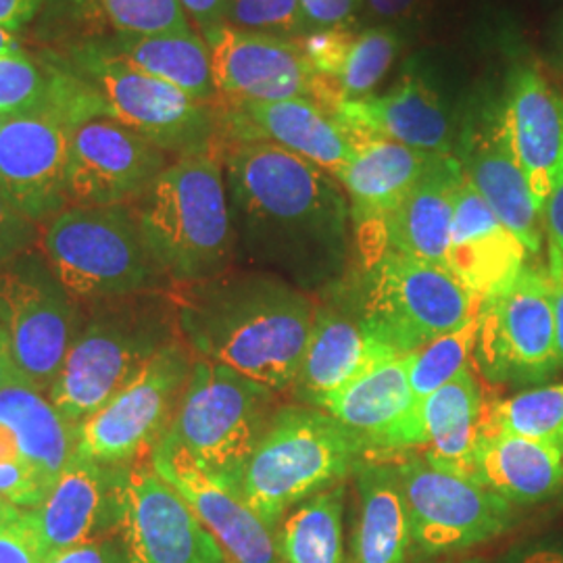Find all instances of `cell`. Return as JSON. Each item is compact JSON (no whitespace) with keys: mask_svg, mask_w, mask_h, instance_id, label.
<instances>
[{"mask_svg":"<svg viewBox=\"0 0 563 563\" xmlns=\"http://www.w3.org/2000/svg\"><path fill=\"white\" fill-rule=\"evenodd\" d=\"M223 176L236 255L318 297L355 267L341 181L269 142H228Z\"/></svg>","mask_w":563,"mask_h":563,"instance_id":"6da1fadb","label":"cell"},{"mask_svg":"<svg viewBox=\"0 0 563 563\" xmlns=\"http://www.w3.org/2000/svg\"><path fill=\"white\" fill-rule=\"evenodd\" d=\"M176 328L195 360L220 363L286 393L299 376L316 297L274 274L223 272L172 286Z\"/></svg>","mask_w":563,"mask_h":563,"instance_id":"7a4b0ae2","label":"cell"},{"mask_svg":"<svg viewBox=\"0 0 563 563\" xmlns=\"http://www.w3.org/2000/svg\"><path fill=\"white\" fill-rule=\"evenodd\" d=\"M132 207L146 251L169 288L230 269L236 234L222 153L176 157Z\"/></svg>","mask_w":563,"mask_h":563,"instance_id":"3957f363","label":"cell"},{"mask_svg":"<svg viewBox=\"0 0 563 563\" xmlns=\"http://www.w3.org/2000/svg\"><path fill=\"white\" fill-rule=\"evenodd\" d=\"M178 336L169 292L155 290L86 305L48 399L67 422L78 426Z\"/></svg>","mask_w":563,"mask_h":563,"instance_id":"277c9868","label":"cell"},{"mask_svg":"<svg viewBox=\"0 0 563 563\" xmlns=\"http://www.w3.org/2000/svg\"><path fill=\"white\" fill-rule=\"evenodd\" d=\"M372 453L334 416L311 405H282L242 470L239 490L274 532L313 495L355 476Z\"/></svg>","mask_w":563,"mask_h":563,"instance_id":"5b68a950","label":"cell"},{"mask_svg":"<svg viewBox=\"0 0 563 563\" xmlns=\"http://www.w3.org/2000/svg\"><path fill=\"white\" fill-rule=\"evenodd\" d=\"M36 249L80 307L169 286L132 205H69L42 223Z\"/></svg>","mask_w":563,"mask_h":563,"instance_id":"8992f818","label":"cell"},{"mask_svg":"<svg viewBox=\"0 0 563 563\" xmlns=\"http://www.w3.org/2000/svg\"><path fill=\"white\" fill-rule=\"evenodd\" d=\"M63 60L88 81L120 121L167 155L222 153L220 102H202L167 81L151 78L111 57L92 38L67 44Z\"/></svg>","mask_w":563,"mask_h":563,"instance_id":"52a82bcc","label":"cell"},{"mask_svg":"<svg viewBox=\"0 0 563 563\" xmlns=\"http://www.w3.org/2000/svg\"><path fill=\"white\" fill-rule=\"evenodd\" d=\"M278 393L220 363L195 360L180 409L163 441L202 470L239 484L278 405Z\"/></svg>","mask_w":563,"mask_h":563,"instance_id":"ba28073f","label":"cell"},{"mask_svg":"<svg viewBox=\"0 0 563 563\" xmlns=\"http://www.w3.org/2000/svg\"><path fill=\"white\" fill-rule=\"evenodd\" d=\"M351 274L367 322L402 357L474 320L483 302L443 265L390 249Z\"/></svg>","mask_w":563,"mask_h":563,"instance_id":"9c48e42d","label":"cell"},{"mask_svg":"<svg viewBox=\"0 0 563 563\" xmlns=\"http://www.w3.org/2000/svg\"><path fill=\"white\" fill-rule=\"evenodd\" d=\"M192 362L180 336L167 342L111 401L76 426L74 457L113 467L148 462L176 420Z\"/></svg>","mask_w":563,"mask_h":563,"instance_id":"30bf717a","label":"cell"},{"mask_svg":"<svg viewBox=\"0 0 563 563\" xmlns=\"http://www.w3.org/2000/svg\"><path fill=\"white\" fill-rule=\"evenodd\" d=\"M474 365L484 380L509 386L543 384L560 372L547 267L528 263L481 302Z\"/></svg>","mask_w":563,"mask_h":563,"instance_id":"8fae6325","label":"cell"},{"mask_svg":"<svg viewBox=\"0 0 563 563\" xmlns=\"http://www.w3.org/2000/svg\"><path fill=\"white\" fill-rule=\"evenodd\" d=\"M81 307L38 249L0 267V325L25 380L48 397L78 334Z\"/></svg>","mask_w":563,"mask_h":563,"instance_id":"7c38bea8","label":"cell"},{"mask_svg":"<svg viewBox=\"0 0 563 563\" xmlns=\"http://www.w3.org/2000/svg\"><path fill=\"white\" fill-rule=\"evenodd\" d=\"M409 511L413 549L423 558L460 553L488 543L516 523V505L472 476L426 457L397 463Z\"/></svg>","mask_w":563,"mask_h":563,"instance_id":"4fadbf2b","label":"cell"},{"mask_svg":"<svg viewBox=\"0 0 563 563\" xmlns=\"http://www.w3.org/2000/svg\"><path fill=\"white\" fill-rule=\"evenodd\" d=\"M201 36L220 102L311 99L339 111L336 86L313 67L299 41L242 32L228 23Z\"/></svg>","mask_w":563,"mask_h":563,"instance_id":"5bb4252c","label":"cell"},{"mask_svg":"<svg viewBox=\"0 0 563 563\" xmlns=\"http://www.w3.org/2000/svg\"><path fill=\"white\" fill-rule=\"evenodd\" d=\"M402 360L367 322L349 272L316 297L313 323L292 393L302 405L320 402L384 363Z\"/></svg>","mask_w":563,"mask_h":563,"instance_id":"9a60e30c","label":"cell"},{"mask_svg":"<svg viewBox=\"0 0 563 563\" xmlns=\"http://www.w3.org/2000/svg\"><path fill=\"white\" fill-rule=\"evenodd\" d=\"M453 157L495 216L522 241L530 257L543 251V216L514 153L505 123L504 99L481 92L467 102Z\"/></svg>","mask_w":563,"mask_h":563,"instance_id":"2e32d148","label":"cell"},{"mask_svg":"<svg viewBox=\"0 0 563 563\" xmlns=\"http://www.w3.org/2000/svg\"><path fill=\"white\" fill-rule=\"evenodd\" d=\"M115 537L125 563H228L220 543L151 462L123 472Z\"/></svg>","mask_w":563,"mask_h":563,"instance_id":"e0dca14e","label":"cell"},{"mask_svg":"<svg viewBox=\"0 0 563 563\" xmlns=\"http://www.w3.org/2000/svg\"><path fill=\"white\" fill-rule=\"evenodd\" d=\"M351 128L355 155L336 180L351 207L355 265H369L388 249L386 223L390 216L441 155L416 151L357 125Z\"/></svg>","mask_w":563,"mask_h":563,"instance_id":"ac0fdd59","label":"cell"},{"mask_svg":"<svg viewBox=\"0 0 563 563\" xmlns=\"http://www.w3.org/2000/svg\"><path fill=\"white\" fill-rule=\"evenodd\" d=\"M167 165V153L120 121H84L69 142V205H134Z\"/></svg>","mask_w":563,"mask_h":563,"instance_id":"d6986e66","label":"cell"},{"mask_svg":"<svg viewBox=\"0 0 563 563\" xmlns=\"http://www.w3.org/2000/svg\"><path fill=\"white\" fill-rule=\"evenodd\" d=\"M148 462L220 543L228 563H284L276 532L249 507L236 484L202 470L167 441L157 444Z\"/></svg>","mask_w":563,"mask_h":563,"instance_id":"ffe728a7","label":"cell"},{"mask_svg":"<svg viewBox=\"0 0 563 563\" xmlns=\"http://www.w3.org/2000/svg\"><path fill=\"white\" fill-rule=\"evenodd\" d=\"M223 144L269 142L339 178L355 155L353 128L339 111L311 99L220 102Z\"/></svg>","mask_w":563,"mask_h":563,"instance_id":"44dd1931","label":"cell"},{"mask_svg":"<svg viewBox=\"0 0 563 563\" xmlns=\"http://www.w3.org/2000/svg\"><path fill=\"white\" fill-rule=\"evenodd\" d=\"M125 467L74 457L48 486L41 505L23 511L46 560L59 551L113 537L120 520Z\"/></svg>","mask_w":563,"mask_h":563,"instance_id":"7402d4cb","label":"cell"},{"mask_svg":"<svg viewBox=\"0 0 563 563\" xmlns=\"http://www.w3.org/2000/svg\"><path fill=\"white\" fill-rule=\"evenodd\" d=\"M71 132L51 115L11 118L0 130V188L38 225L69 207Z\"/></svg>","mask_w":563,"mask_h":563,"instance_id":"603a6c76","label":"cell"},{"mask_svg":"<svg viewBox=\"0 0 563 563\" xmlns=\"http://www.w3.org/2000/svg\"><path fill=\"white\" fill-rule=\"evenodd\" d=\"M318 407L334 416L372 455L426 446L420 402L409 384V355L363 374Z\"/></svg>","mask_w":563,"mask_h":563,"instance_id":"cb8c5ba5","label":"cell"},{"mask_svg":"<svg viewBox=\"0 0 563 563\" xmlns=\"http://www.w3.org/2000/svg\"><path fill=\"white\" fill-rule=\"evenodd\" d=\"M501 99L509 141L543 216L563 165V92L539 67L520 65L509 74Z\"/></svg>","mask_w":563,"mask_h":563,"instance_id":"d4e9b609","label":"cell"},{"mask_svg":"<svg viewBox=\"0 0 563 563\" xmlns=\"http://www.w3.org/2000/svg\"><path fill=\"white\" fill-rule=\"evenodd\" d=\"M339 113L346 123L376 132L430 155H453L460 120L451 113L441 90L416 63L383 95L344 102Z\"/></svg>","mask_w":563,"mask_h":563,"instance_id":"484cf974","label":"cell"},{"mask_svg":"<svg viewBox=\"0 0 563 563\" xmlns=\"http://www.w3.org/2000/svg\"><path fill=\"white\" fill-rule=\"evenodd\" d=\"M528 249L463 178L455 199L446 269L484 301L518 278Z\"/></svg>","mask_w":563,"mask_h":563,"instance_id":"4316f807","label":"cell"},{"mask_svg":"<svg viewBox=\"0 0 563 563\" xmlns=\"http://www.w3.org/2000/svg\"><path fill=\"white\" fill-rule=\"evenodd\" d=\"M472 478L516 507L543 504L563 488V444L483 430Z\"/></svg>","mask_w":563,"mask_h":563,"instance_id":"83f0119b","label":"cell"},{"mask_svg":"<svg viewBox=\"0 0 563 563\" xmlns=\"http://www.w3.org/2000/svg\"><path fill=\"white\" fill-rule=\"evenodd\" d=\"M463 180L453 155H441L386 223L390 251L446 267L455 199Z\"/></svg>","mask_w":563,"mask_h":563,"instance_id":"f1b7e54d","label":"cell"},{"mask_svg":"<svg viewBox=\"0 0 563 563\" xmlns=\"http://www.w3.org/2000/svg\"><path fill=\"white\" fill-rule=\"evenodd\" d=\"M355 495L351 563H407L413 539L397 463H363L355 472Z\"/></svg>","mask_w":563,"mask_h":563,"instance_id":"f546056e","label":"cell"},{"mask_svg":"<svg viewBox=\"0 0 563 563\" xmlns=\"http://www.w3.org/2000/svg\"><path fill=\"white\" fill-rule=\"evenodd\" d=\"M0 428L18 443L21 462L48 486L74 460L76 426L67 422L51 399L25 378L0 390Z\"/></svg>","mask_w":563,"mask_h":563,"instance_id":"4dcf8cb0","label":"cell"},{"mask_svg":"<svg viewBox=\"0 0 563 563\" xmlns=\"http://www.w3.org/2000/svg\"><path fill=\"white\" fill-rule=\"evenodd\" d=\"M486 407L474 367L463 369L426 397L420 405L428 446L423 457L444 470L472 476V457L483 432Z\"/></svg>","mask_w":563,"mask_h":563,"instance_id":"1f68e13d","label":"cell"},{"mask_svg":"<svg viewBox=\"0 0 563 563\" xmlns=\"http://www.w3.org/2000/svg\"><path fill=\"white\" fill-rule=\"evenodd\" d=\"M92 41L111 57L151 78L180 88L197 101L220 102L209 46L197 32L162 36H97Z\"/></svg>","mask_w":563,"mask_h":563,"instance_id":"d6a6232c","label":"cell"},{"mask_svg":"<svg viewBox=\"0 0 563 563\" xmlns=\"http://www.w3.org/2000/svg\"><path fill=\"white\" fill-rule=\"evenodd\" d=\"M346 484H336L290 509L276 528L284 563H349L344 551Z\"/></svg>","mask_w":563,"mask_h":563,"instance_id":"836d02e7","label":"cell"},{"mask_svg":"<svg viewBox=\"0 0 563 563\" xmlns=\"http://www.w3.org/2000/svg\"><path fill=\"white\" fill-rule=\"evenodd\" d=\"M71 18L97 36H162L195 32L180 0H69Z\"/></svg>","mask_w":563,"mask_h":563,"instance_id":"e575fe53","label":"cell"},{"mask_svg":"<svg viewBox=\"0 0 563 563\" xmlns=\"http://www.w3.org/2000/svg\"><path fill=\"white\" fill-rule=\"evenodd\" d=\"M401 36L395 25H369L355 30L334 74L339 102H357L376 95L399 57Z\"/></svg>","mask_w":563,"mask_h":563,"instance_id":"d590c367","label":"cell"},{"mask_svg":"<svg viewBox=\"0 0 563 563\" xmlns=\"http://www.w3.org/2000/svg\"><path fill=\"white\" fill-rule=\"evenodd\" d=\"M483 430L563 444V384L528 388L488 405Z\"/></svg>","mask_w":563,"mask_h":563,"instance_id":"8d00e7d4","label":"cell"},{"mask_svg":"<svg viewBox=\"0 0 563 563\" xmlns=\"http://www.w3.org/2000/svg\"><path fill=\"white\" fill-rule=\"evenodd\" d=\"M476 336L478 316L409 355V384L420 405L426 397L460 376L463 369L474 367Z\"/></svg>","mask_w":563,"mask_h":563,"instance_id":"74e56055","label":"cell"},{"mask_svg":"<svg viewBox=\"0 0 563 563\" xmlns=\"http://www.w3.org/2000/svg\"><path fill=\"white\" fill-rule=\"evenodd\" d=\"M223 23L288 41H301L309 34L299 0H225Z\"/></svg>","mask_w":563,"mask_h":563,"instance_id":"f35d334b","label":"cell"},{"mask_svg":"<svg viewBox=\"0 0 563 563\" xmlns=\"http://www.w3.org/2000/svg\"><path fill=\"white\" fill-rule=\"evenodd\" d=\"M41 225L32 222L0 188V267L36 249Z\"/></svg>","mask_w":563,"mask_h":563,"instance_id":"ab89813d","label":"cell"},{"mask_svg":"<svg viewBox=\"0 0 563 563\" xmlns=\"http://www.w3.org/2000/svg\"><path fill=\"white\" fill-rule=\"evenodd\" d=\"M48 484L23 462H0V499L23 511L41 505Z\"/></svg>","mask_w":563,"mask_h":563,"instance_id":"60d3db41","label":"cell"},{"mask_svg":"<svg viewBox=\"0 0 563 563\" xmlns=\"http://www.w3.org/2000/svg\"><path fill=\"white\" fill-rule=\"evenodd\" d=\"M309 32L351 30L357 23L362 0H299Z\"/></svg>","mask_w":563,"mask_h":563,"instance_id":"b9f144b4","label":"cell"},{"mask_svg":"<svg viewBox=\"0 0 563 563\" xmlns=\"http://www.w3.org/2000/svg\"><path fill=\"white\" fill-rule=\"evenodd\" d=\"M0 563H46L41 544L23 522V514L18 522L0 528Z\"/></svg>","mask_w":563,"mask_h":563,"instance_id":"7bdbcfd3","label":"cell"},{"mask_svg":"<svg viewBox=\"0 0 563 563\" xmlns=\"http://www.w3.org/2000/svg\"><path fill=\"white\" fill-rule=\"evenodd\" d=\"M495 563H563V534H544L514 544Z\"/></svg>","mask_w":563,"mask_h":563,"instance_id":"ee69618b","label":"cell"},{"mask_svg":"<svg viewBox=\"0 0 563 563\" xmlns=\"http://www.w3.org/2000/svg\"><path fill=\"white\" fill-rule=\"evenodd\" d=\"M46 563H125L118 537H104L51 555Z\"/></svg>","mask_w":563,"mask_h":563,"instance_id":"f6af8a7d","label":"cell"},{"mask_svg":"<svg viewBox=\"0 0 563 563\" xmlns=\"http://www.w3.org/2000/svg\"><path fill=\"white\" fill-rule=\"evenodd\" d=\"M544 239L549 262L563 265V165L543 211Z\"/></svg>","mask_w":563,"mask_h":563,"instance_id":"bcb514c9","label":"cell"},{"mask_svg":"<svg viewBox=\"0 0 563 563\" xmlns=\"http://www.w3.org/2000/svg\"><path fill=\"white\" fill-rule=\"evenodd\" d=\"M422 0H365V13L374 25H393L407 20Z\"/></svg>","mask_w":563,"mask_h":563,"instance_id":"7dc6e473","label":"cell"},{"mask_svg":"<svg viewBox=\"0 0 563 563\" xmlns=\"http://www.w3.org/2000/svg\"><path fill=\"white\" fill-rule=\"evenodd\" d=\"M44 0H0V25L20 32L38 18Z\"/></svg>","mask_w":563,"mask_h":563,"instance_id":"c3c4849f","label":"cell"},{"mask_svg":"<svg viewBox=\"0 0 563 563\" xmlns=\"http://www.w3.org/2000/svg\"><path fill=\"white\" fill-rule=\"evenodd\" d=\"M223 2L225 0H180L188 20L201 34L223 23Z\"/></svg>","mask_w":563,"mask_h":563,"instance_id":"681fc988","label":"cell"},{"mask_svg":"<svg viewBox=\"0 0 563 563\" xmlns=\"http://www.w3.org/2000/svg\"><path fill=\"white\" fill-rule=\"evenodd\" d=\"M549 278H551V295H553V318H555V344H558V362L563 372V265L547 262Z\"/></svg>","mask_w":563,"mask_h":563,"instance_id":"f907efd6","label":"cell"},{"mask_svg":"<svg viewBox=\"0 0 563 563\" xmlns=\"http://www.w3.org/2000/svg\"><path fill=\"white\" fill-rule=\"evenodd\" d=\"M23 378V374L15 363L13 357V351H11V342L7 339L2 325H0V390L7 386V384L15 383Z\"/></svg>","mask_w":563,"mask_h":563,"instance_id":"816d5d0a","label":"cell"},{"mask_svg":"<svg viewBox=\"0 0 563 563\" xmlns=\"http://www.w3.org/2000/svg\"><path fill=\"white\" fill-rule=\"evenodd\" d=\"M21 51H25V48H23V44H21L20 38H18V34H15V32H9L7 27L0 25V57H2V55L21 53Z\"/></svg>","mask_w":563,"mask_h":563,"instance_id":"f5cc1de1","label":"cell"},{"mask_svg":"<svg viewBox=\"0 0 563 563\" xmlns=\"http://www.w3.org/2000/svg\"><path fill=\"white\" fill-rule=\"evenodd\" d=\"M21 514H23V509L9 504V501H4V499H0V528H2V526H9V523L18 522L21 518Z\"/></svg>","mask_w":563,"mask_h":563,"instance_id":"db71d44e","label":"cell"},{"mask_svg":"<svg viewBox=\"0 0 563 563\" xmlns=\"http://www.w3.org/2000/svg\"><path fill=\"white\" fill-rule=\"evenodd\" d=\"M558 65H560V69L563 71V21L560 34H558Z\"/></svg>","mask_w":563,"mask_h":563,"instance_id":"11a10c76","label":"cell"},{"mask_svg":"<svg viewBox=\"0 0 563 563\" xmlns=\"http://www.w3.org/2000/svg\"><path fill=\"white\" fill-rule=\"evenodd\" d=\"M437 563H484L483 560H478V558H465V560H444V562Z\"/></svg>","mask_w":563,"mask_h":563,"instance_id":"9f6ffc18","label":"cell"},{"mask_svg":"<svg viewBox=\"0 0 563 563\" xmlns=\"http://www.w3.org/2000/svg\"><path fill=\"white\" fill-rule=\"evenodd\" d=\"M4 123H7V118L0 113V130H2V125H4Z\"/></svg>","mask_w":563,"mask_h":563,"instance_id":"6f0895ef","label":"cell"}]
</instances>
